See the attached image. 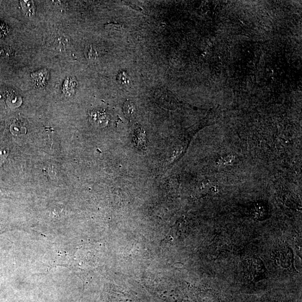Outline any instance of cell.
<instances>
[{"mask_svg": "<svg viewBox=\"0 0 302 302\" xmlns=\"http://www.w3.org/2000/svg\"><path fill=\"white\" fill-rule=\"evenodd\" d=\"M119 76V77H120V82L121 84H128V79L127 78H126L125 73H121Z\"/></svg>", "mask_w": 302, "mask_h": 302, "instance_id": "obj_5", "label": "cell"}, {"mask_svg": "<svg viewBox=\"0 0 302 302\" xmlns=\"http://www.w3.org/2000/svg\"><path fill=\"white\" fill-rule=\"evenodd\" d=\"M6 27L2 24L0 23V37L6 33Z\"/></svg>", "mask_w": 302, "mask_h": 302, "instance_id": "obj_6", "label": "cell"}, {"mask_svg": "<svg viewBox=\"0 0 302 302\" xmlns=\"http://www.w3.org/2000/svg\"><path fill=\"white\" fill-rule=\"evenodd\" d=\"M9 154V149L5 147H0V165L6 160Z\"/></svg>", "mask_w": 302, "mask_h": 302, "instance_id": "obj_4", "label": "cell"}, {"mask_svg": "<svg viewBox=\"0 0 302 302\" xmlns=\"http://www.w3.org/2000/svg\"><path fill=\"white\" fill-rule=\"evenodd\" d=\"M124 112L128 118H134L136 115V107L134 103L127 101L123 106Z\"/></svg>", "mask_w": 302, "mask_h": 302, "instance_id": "obj_2", "label": "cell"}, {"mask_svg": "<svg viewBox=\"0 0 302 302\" xmlns=\"http://www.w3.org/2000/svg\"><path fill=\"white\" fill-rule=\"evenodd\" d=\"M244 272L251 279H261L267 275L265 266L256 257L248 258L244 263Z\"/></svg>", "mask_w": 302, "mask_h": 302, "instance_id": "obj_1", "label": "cell"}, {"mask_svg": "<svg viewBox=\"0 0 302 302\" xmlns=\"http://www.w3.org/2000/svg\"><path fill=\"white\" fill-rule=\"evenodd\" d=\"M22 5L25 15L29 17L34 15L35 6L33 2H22Z\"/></svg>", "mask_w": 302, "mask_h": 302, "instance_id": "obj_3", "label": "cell"}]
</instances>
